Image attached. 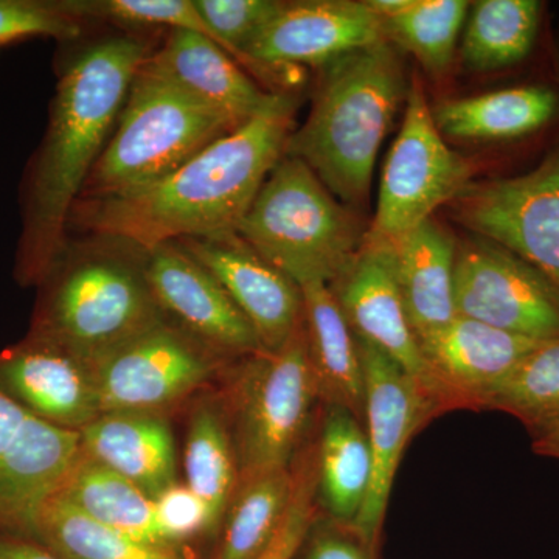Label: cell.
I'll use <instances>...</instances> for the list:
<instances>
[{"mask_svg":"<svg viewBox=\"0 0 559 559\" xmlns=\"http://www.w3.org/2000/svg\"><path fill=\"white\" fill-rule=\"evenodd\" d=\"M157 38L119 33L70 51L58 66L49 123L21 180L14 277L38 286L69 238V218L105 150L132 80Z\"/></svg>","mask_w":559,"mask_h":559,"instance_id":"cell-1","label":"cell"},{"mask_svg":"<svg viewBox=\"0 0 559 559\" xmlns=\"http://www.w3.org/2000/svg\"><path fill=\"white\" fill-rule=\"evenodd\" d=\"M473 164L451 150L437 128L418 79L407 92L399 138L382 168L377 213L367 238L393 246L432 218L471 182Z\"/></svg>","mask_w":559,"mask_h":559,"instance_id":"cell-8","label":"cell"},{"mask_svg":"<svg viewBox=\"0 0 559 559\" xmlns=\"http://www.w3.org/2000/svg\"><path fill=\"white\" fill-rule=\"evenodd\" d=\"M557 73H558V80H559V51L557 55Z\"/></svg>","mask_w":559,"mask_h":559,"instance_id":"cell-39","label":"cell"},{"mask_svg":"<svg viewBox=\"0 0 559 559\" xmlns=\"http://www.w3.org/2000/svg\"><path fill=\"white\" fill-rule=\"evenodd\" d=\"M80 433L84 454L127 477L150 498L176 484L175 437L159 414L108 412Z\"/></svg>","mask_w":559,"mask_h":559,"instance_id":"cell-21","label":"cell"},{"mask_svg":"<svg viewBox=\"0 0 559 559\" xmlns=\"http://www.w3.org/2000/svg\"><path fill=\"white\" fill-rule=\"evenodd\" d=\"M146 277L165 318L216 355L264 352L226 289L179 241L148 250Z\"/></svg>","mask_w":559,"mask_h":559,"instance_id":"cell-16","label":"cell"},{"mask_svg":"<svg viewBox=\"0 0 559 559\" xmlns=\"http://www.w3.org/2000/svg\"><path fill=\"white\" fill-rule=\"evenodd\" d=\"M318 399L304 322L285 347L248 356L230 389L238 480L289 468Z\"/></svg>","mask_w":559,"mask_h":559,"instance_id":"cell-7","label":"cell"},{"mask_svg":"<svg viewBox=\"0 0 559 559\" xmlns=\"http://www.w3.org/2000/svg\"><path fill=\"white\" fill-rule=\"evenodd\" d=\"M148 250L124 238H68L40 280L32 330L94 364L165 319L146 277Z\"/></svg>","mask_w":559,"mask_h":559,"instance_id":"cell-4","label":"cell"},{"mask_svg":"<svg viewBox=\"0 0 559 559\" xmlns=\"http://www.w3.org/2000/svg\"><path fill=\"white\" fill-rule=\"evenodd\" d=\"M404 310L417 340L457 318L454 266L457 241L432 218L390 246Z\"/></svg>","mask_w":559,"mask_h":559,"instance_id":"cell-22","label":"cell"},{"mask_svg":"<svg viewBox=\"0 0 559 559\" xmlns=\"http://www.w3.org/2000/svg\"><path fill=\"white\" fill-rule=\"evenodd\" d=\"M0 392L62 429L80 432L102 415L91 364L36 330L0 352Z\"/></svg>","mask_w":559,"mask_h":559,"instance_id":"cell-17","label":"cell"},{"mask_svg":"<svg viewBox=\"0 0 559 559\" xmlns=\"http://www.w3.org/2000/svg\"><path fill=\"white\" fill-rule=\"evenodd\" d=\"M318 495L331 516L349 525L369 491L371 455L366 426L353 412L326 407L318 454Z\"/></svg>","mask_w":559,"mask_h":559,"instance_id":"cell-26","label":"cell"},{"mask_svg":"<svg viewBox=\"0 0 559 559\" xmlns=\"http://www.w3.org/2000/svg\"><path fill=\"white\" fill-rule=\"evenodd\" d=\"M318 496V457L305 459L294 471V492L282 524L270 546L257 559H294L310 535Z\"/></svg>","mask_w":559,"mask_h":559,"instance_id":"cell-34","label":"cell"},{"mask_svg":"<svg viewBox=\"0 0 559 559\" xmlns=\"http://www.w3.org/2000/svg\"><path fill=\"white\" fill-rule=\"evenodd\" d=\"M307 559H369L362 546L344 533L320 528L310 540Z\"/></svg>","mask_w":559,"mask_h":559,"instance_id":"cell-36","label":"cell"},{"mask_svg":"<svg viewBox=\"0 0 559 559\" xmlns=\"http://www.w3.org/2000/svg\"><path fill=\"white\" fill-rule=\"evenodd\" d=\"M218 358L165 318L92 364L100 412L159 414L204 384Z\"/></svg>","mask_w":559,"mask_h":559,"instance_id":"cell-10","label":"cell"},{"mask_svg":"<svg viewBox=\"0 0 559 559\" xmlns=\"http://www.w3.org/2000/svg\"><path fill=\"white\" fill-rule=\"evenodd\" d=\"M406 76L388 39L323 66L310 116L286 143L342 204L369 200L374 162L396 110L407 98Z\"/></svg>","mask_w":559,"mask_h":559,"instance_id":"cell-3","label":"cell"},{"mask_svg":"<svg viewBox=\"0 0 559 559\" xmlns=\"http://www.w3.org/2000/svg\"><path fill=\"white\" fill-rule=\"evenodd\" d=\"M297 100L274 102L237 130L202 150L182 167L142 189L80 200L70 230L110 235L150 250L164 242L238 234L264 180L296 130Z\"/></svg>","mask_w":559,"mask_h":559,"instance_id":"cell-2","label":"cell"},{"mask_svg":"<svg viewBox=\"0 0 559 559\" xmlns=\"http://www.w3.org/2000/svg\"><path fill=\"white\" fill-rule=\"evenodd\" d=\"M381 21L353 0L283 2L253 38L246 57L283 91L299 81L300 66H326L342 55L384 40Z\"/></svg>","mask_w":559,"mask_h":559,"instance_id":"cell-14","label":"cell"},{"mask_svg":"<svg viewBox=\"0 0 559 559\" xmlns=\"http://www.w3.org/2000/svg\"><path fill=\"white\" fill-rule=\"evenodd\" d=\"M179 242L218 280L264 352L285 347L304 322V296L296 282L261 259L238 234Z\"/></svg>","mask_w":559,"mask_h":559,"instance_id":"cell-18","label":"cell"},{"mask_svg":"<svg viewBox=\"0 0 559 559\" xmlns=\"http://www.w3.org/2000/svg\"><path fill=\"white\" fill-rule=\"evenodd\" d=\"M450 205L462 226L520 257L559 293V146L527 175L471 180Z\"/></svg>","mask_w":559,"mask_h":559,"instance_id":"cell-9","label":"cell"},{"mask_svg":"<svg viewBox=\"0 0 559 559\" xmlns=\"http://www.w3.org/2000/svg\"><path fill=\"white\" fill-rule=\"evenodd\" d=\"M86 24L79 0H0V47L31 38L72 43Z\"/></svg>","mask_w":559,"mask_h":559,"instance_id":"cell-33","label":"cell"},{"mask_svg":"<svg viewBox=\"0 0 559 559\" xmlns=\"http://www.w3.org/2000/svg\"><path fill=\"white\" fill-rule=\"evenodd\" d=\"M557 108L554 91L524 86L444 100L432 109V116L441 134L452 139L507 140L538 131Z\"/></svg>","mask_w":559,"mask_h":559,"instance_id":"cell-24","label":"cell"},{"mask_svg":"<svg viewBox=\"0 0 559 559\" xmlns=\"http://www.w3.org/2000/svg\"><path fill=\"white\" fill-rule=\"evenodd\" d=\"M367 234L314 171L283 154L242 218L238 235L297 285L334 282L358 255Z\"/></svg>","mask_w":559,"mask_h":559,"instance_id":"cell-5","label":"cell"},{"mask_svg":"<svg viewBox=\"0 0 559 559\" xmlns=\"http://www.w3.org/2000/svg\"><path fill=\"white\" fill-rule=\"evenodd\" d=\"M154 509L162 533L171 547L179 540L213 530L212 516L204 500L178 481L154 498Z\"/></svg>","mask_w":559,"mask_h":559,"instance_id":"cell-35","label":"cell"},{"mask_svg":"<svg viewBox=\"0 0 559 559\" xmlns=\"http://www.w3.org/2000/svg\"><path fill=\"white\" fill-rule=\"evenodd\" d=\"M418 342L447 407H485L522 360L547 341L516 336L457 316Z\"/></svg>","mask_w":559,"mask_h":559,"instance_id":"cell-19","label":"cell"},{"mask_svg":"<svg viewBox=\"0 0 559 559\" xmlns=\"http://www.w3.org/2000/svg\"><path fill=\"white\" fill-rule=\"evenodd\" d=\"M31 539L61 559H182L173 549L106 527L60 495L40 510Z\"/></svg>","mask_w":559,"mask_h":559,"instance_id":"cell-29","label":"cell"},{"mask_svg":"<svg viewBox=\"0 0 559 559\" xmlns=\"http://www.w3.org/2000/svg\"><path fill=\"white\" fill-rule=\"evenodd\" d=\"M330 286L356 340L380 349L406 371L437 411L447 407L404 310L392 248L366 238L358 255Z\"/></svg>","mask_w":559,"mask_h":559,"instance_id":"cell-15","label":"cell"},{"mask_svg":"<svg viewBox=\"0 0 559 559\" xmlns=\"http://www.w3.org/2000/svg\"><path fill=\"white\" fill-rule=\"evenodd\" d=\"M533 450L544 457L559 460V426L533 439Z\"/></svg>","mask_w":559,"mask_h":559,"instance_id":"cell-38","label":"cell"},{"mask_svg":"<svg viewBox=\"0 0 559 559\" xmlns=\"http://www.w3.org/2000/svg\"><path fill=\"white\" fill-rule=\"evenodd\" d=\"M294 492V471H266L238 480L226 511L216 559H257L270 546Z\"/></svg>","mask_w":559,"mask_h":559,"instance_id":"cell-27","label":"cell"},{"mask_svg":"<svg viewBox=\"0 0 559 559\" xmlns=\"http://www.w3.org/2000/svg\"><path fill=\"white\" fill-rule=\"evenodd\" d=\"M362 360L364 418L371 455L369 491L352 530L373 550L380 536L390 492L407 441L437 412L432 401L400 366L380 349L358 340Z\"/></svg>","mask_w":559,"mask_h":559,"instance_id":"cell-13","label":"cell"},{"mask_svg":"<svg viewBox=\"0 0 559 559\" xmlns=\"http://www.w3.org/2000/svg\"><path fill=\"white\" fill-rule=\"evenodd\" d=\"M240 127L145 61L132 80L116 128L79 201L114 197L157 182Z\"/></svg>","mask_w":559,"mask_h":559,"instance_id":"cell-6","label":"cell"},{"mask_svg":"<svg viewBox=\"0 0 559 559\" xmlns=\"http://www.w3.org/2000/svg\"><path fill=\"white\" fill-rule=\"evenodd\" d=\"M455 311L460 318L536 341L559 340V293L538 271L495 242H457Z\"/></svg>","mask_w":559,"mask_h":559,"instance_id":"cell-11","label":"cell"},{"mask_svg":"<svg viewBox=\"0 0 559 559\" xmlns=\"http://www.w3.org/2000/svg\"><path fill=\"white\" fill-rule=\"evenodd\" d=\"M146 64L238 124L266 109L282 92L261 90L248 70L218 44L183 28H168Z\"/></svg>","mask_w":559,"mask_h":559,"instance_id":"cell-20","label":"cell"},{"mask_svg":"<svg viewBox=\"0 0 559 559\" xmlns=\"http://www.w3.org/2000/svg\"><path fill=\"white\" fill-rule=\"evenodd\" d=\"M540 11L536 0L477 2L463 36L465 64L476 72H495L525 60L538 36Z\"/></svg>","mask_w":559,"mask_h":559,"instance_id":"cell-28","label":"cell"},{"mask_svg":"<svg viewBox=\"0 0 559 559\" xmlns=\"http://www.w3.org/2000/svg\"><path fill=\"white\" fill-rule=\"evenodd\" d=\"M81 455L79 430L43 421L0 392V533L31 539Z\"/></svg>","mask_w":559,"mask_h":559,"instance_id":"cell-12","label":"cell"},{"mask_svg":"<svg viewBox=\"0 0 559 559\" xmlns=\"http://www.w3.org/2000/svg\"><path fill=\"white\" fill-rule=\"evenodd\" d=\"M183 463L186 485L204 500L215 530L237 489L238 462L226 419L212 404L191 415Z\"/></svg>","mask_w":559,"mask_h":559,"instance_id":"cell-30","label":"cell"},{"mask_svg":"<svg viewBox=\"0 0 559 559\" xmlns=\"http://www.w3.org/2000/svg\"><path fill=\"white\" fill-rule=\"evenodd\" d=\"M308 353L326 406H341L364 418L362 360L358 340L349 329L329 283L300 286Z\"/></svg>","mask_w":559,"mask_h":559,"instance_id":"cell-23","label":"cell"},{"mask_svg":"<svg viewBox=\"0 0 559 559\" xmlns=\"http://www.w3.org/2000/svg\"><path fill=\"white\" fill-rule=\"evenodd\" d=\"M58 495L106 527L150 546L173 549L157 522L154 499L84 451Z\"/></svg>","mask_w":559,"mask_h":559,"instance_id":"cell-25","label":"cell"},{"mask_svg":"<svg viewBox=\"0 0 559 559\" xmlns=\"http://www.w3.org/2000/svg\"><path fill=\"white\" fill-rule=\"evenodd\" d=\"M485 407L520 419L533 439L559 426V340L547 341L522 360Z\"/></svg>","mask_w":559,"mask_h":559,"instance_id":"cell-32","label":"cell"},{"mask_svg":"<svg viewBox=\"0 0 559 559\" xmlns=\"http://www.w3.org/2000/svg\"><path fill=\"white\" fill-rule=\"evenodd\" d=\"M465 0H411L409 7L381 21L389 43L409 51L430 75L450 70L463 22L468 14Z\"/></svg>","mask_w":559,"mask_h":559,"instance_id":"cell-31","label":"cell"},{"mask_svg":"<svg viewBox=\"0 0 559 559\" xmlns=\"http://www.w3.org/2000/svg\"><path fill=\"white\" fill-rule=\"evenodd\" d=\"M0 559H61L35 540L0 533Z\"/></svg>","mask_w":559,"mask_h":559,"instance_id":"cell-37","label":"cell"}]
</instances>
